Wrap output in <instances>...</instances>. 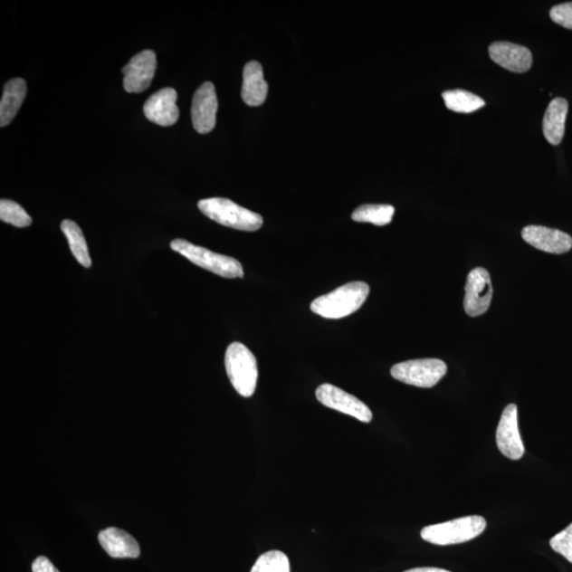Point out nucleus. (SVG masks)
<instances>
[{
    "mask_svg": "<svg viewBox=\"0 0 572 572\" xmlns=\"http://www.w3.org/2000/svg\"><path fill=\"white\" fill-rule=\"evenodd\" d=\"M391 376L404 384L420 388H432L446 375L443 360L424 358L407 360L391 368Z\"/></svg>",
    "mask_w": 572,
    "mask_h": 572,
    "instance_id": "nucleus-6",
    "label": "nucleus"
},
{
    "mask_svg": "<svg viewBox=\"0 0 572 572\" xmlns=\"http://www.w3.org/2000/svg\"><path fill=\"white\" fill-rule=\"evenodd\" d=\"M490 58L506 70L524 73L532 66V53L527 47L509 42H495L489 47Z\"/></svg>",
    "mask_w": 572,
    "mask_h": 572,
    "instance_id": "nucleus-14",
    "label": "nucleus"
},
{
    "mask_svg": "<svg viewBox=\"0 0 572 572\" xmlns=\"http://www.w3.org/2000/svg\"><path fill=\"white\" fill-rule=\"evenodd\" d=\"M549 544L553 550L572 563V522L565 530L553 537Z\"/></svg>",
    "mask_w": 572,
    "mask_h": 572,
    "instance_id": "nucleus-24",
    "label": "nucleus"
},
{
    "mask_svg": "<svg viewBox=\"0 0 572 572\" xmlns=\"http://www.w3.org/2000/svg\"><path fill=\"white\" fill-rule=\"evenodd\" d=\"M496 443L503 456L511 460H520L525 453L518 421V406L510 404L503 409L496 432Z\"/></svg>",
    "mask_w": 572,
    "mask_h": 572,
    "instance_id": "nucleus-9",
    "label": "nucleus"
},
{
    "mask_svg": "<svg viewBox=\"0 0 572 572\" xmlns=\"http://www.w3.org/2000/svg\"><path fill=\"white\" fill-rule=\"evenodd\" d=\"M171 248L192 263L213 272L215 275L229 279L244 277L243 266L234 258L211 252L183 239L172 241Z\"/></svg>",
    "mask_w": 572,
    "mask_h": 572,
    "instance_id": "nucleus-5",
    "label": "nucleus"
},
{
    "mask_svg": "<svg viewBox=\"0 0 572 572\" xmlns=\"http://www.w3.org/2000/svg\"><path fill=\"white\" fill-rule=\"evenodd\" d=\"M0 220L20 228L28 227L33 223L26 210L21 205L10 200L0 202Z\"/></svg>",
    "mask_w": 572,
    "mask_h": 572,
    "instance_id": "nucleus-23",
    "label": "nucleus"
},
{
    "mask_svg": "<svg viewBox=\"0 0 572 572\" xmlns=\"http://www.w3.org/2000/svg\"><path fill=\"white\" fill-rule=\"evenodd\" d=\"M550 17L559 26L572 30V3L555 5L550 10Z\"/></svg>",
    "mask_w": 572,
    "mask_h": 572,
    "instance_id": "nucleus-25",
    "label": "nucleus"
},
{
    "mask_svg": "<svg viewBox=\"0 0 572 572\" xmlns=\"http://www.w3.org/2000/svg\"><path fill=\"white\" fill-rule=\"evenodd\" d=\"M269 85L264 79L263 68L259 62L247 63L243 72L242 99L250 107H260L266 100Z\"/></svg>",
    "mask_w": 572,
    "mask_h": 572,
    "instance_id": "nucleus-16",
    "label": "nucleus"
},
{
    "mask_svg": "<svg viewBox=\"0 0 572 572\" xmlns=\"http://www.w3.org/2000/svg\"><path fill=\"white\" fill-rule=\"evenodd\" d=\"M33 572H60L55 566L45 557L35 558L33 564Z\"/></svg>",
    "mask_w": 572,
    "mask_h": 572,
    "instance_id": "nucleus-26",
    "label": "nucleus"
},
{
    "mask_svg": "<svg viewBox=\"0 0 572 572\" xmlns=\"http://www.w3.org/2000/svg\"><path fill=\"white\" fill-rule=\"evenodd\" d=\"M197 206L209 219L223 226L243 232H256L263 225L262 216L239 206L228 198H206L198 202Z\"/></svg>",
    "mask_w": 572,
    "mask_h": 572,
    "instance_id": "nucleus-2",
    "label": "nucleus"
},
{
    "mask_svg": "<svg viewBox=\"0 0 572 572\" xmlns=\"http://www.w3.org/2000/svg\"><path fill=\"white\" fill-rule=\"evenodd\" d=\"M567 114L568 102L564 98L553 99L547 108L543 121V132L547 141L553 146H558L563 140Z\"/></svg>",
    "mask_w": 572,
    "mask_h": 572,
    "instance_id": "nucleus-17",
    "label": "nucleus"
},
{
    "mask_svg": "<svg viewBox=\"0 0 572 572\" xmlns=\"http://www.w3.org/2000/svg\"><path fill=\"white\" fill-rule=\"evenodd\" d=\"M176 100V91L167 87L148 99L143 113L148 120L158 126L171 127L177 122L179 117Z\"/></svg>",
    "mask_w": 572,
    "mask_h": 572,
    "instance_id": "nucleus-13",
    "label": "nucleus"
},
{
    "mask_svg": "<svg viewBox=\"0 0 572 572\" xmlns=\"http://www.w3.org/2000/svg\"><path fill=\"white\" fill-rule=\"evenodd\" d=\"M219 102L213 83H204L195 93L192 100V122L197 133L208 134L215 127Z\"/></svg>",
    "mask_w": 572,
    "mask_h": 572,
    "instance_id": "nucleus-11",
    "label": "nucleus"
},
{
    "mask_svg": "<svg viewBox=\"0 0 572 572\" xmlns=\"http://www.w3.org/2000/svg\"><path fill=\"white\" fill-rule=\"evenodd\" d=\"M487 521L480 515L465 516L443 524L427 526L421 538L428 543L446 546L469 542L486 530Z\"/></svg>",
    "mask_w": 572,
    "mask_h": 572,
    "instance_id": "nucleus-4",
    "label": "nucleus"
},
{
    "mask_svg": "<svg viewBox=\"0 0 572 572\" xmlns=\"http://www.w3.org/2000/svg\"><path fill=\"white\" fill-rule=\"evenodd\" d=\"M443 98L446 108L456 113L470 114L486 105L481 97L463 90L446 91Z\"/></svg>",
    "mask_w": 572,
    "mask_h": 572,
    "instance_id": "nucleus-20",
    "label": "nucleus"
},
{
    "mask_svg": "<svg viewBox=\"0 0 572 572\" xmlns=\"http://www.w3.org/2000/svg\"><path fill=\"white\" fill-rule=\"evenodd\" d=\"M493 286L490 272L482 267L470 272L465 284L464 310L472 317L483 315L492 302Z\"/></svg>",
    "mask_w": 572,
    "mask_h": 572,
    "instance_id": "nucleus-7",
    "label": "nucleus"
},
{
    "mask_svg": "<svg viewBox=\"0 0 572 572\" xmlns=\"http://www.w3.org/2000/svg\"><path fill=\"white\" fill-rule=\"evenodd\" d=\"M251 572H291L290 561L281 551H269L257 559Z\"/></svg>",
    "mask_w": 572,
    "mask_h": 572,
    "instance_id": "nucleus-22",
    "label": "nucleus"
},
{
    "mask_svg": "<svg viewBox=\"0 0 572 572\" xmlns=\"http://www.w3.org/2000/svg\"><path fill=\"white\" fill-rule=\"evenodd\" d=\"M370 293L369 285L356 281L347 283L310 303L312 312L328 319H340L362 308Z\"/></svg>",
    "mask_w": 572,
    "mask_h": 572,
    "instance_id": "nucleus-1",
    "label": "nucleus"
},
{
    "mask_svg": "<svg viewBox=\"0 0 572 572\" xmlns=\"http://www.w3.org/2000/svg\"><path fill=\"white\" fill-rule=\"evenodd\" d=\"M395 207L391 205H363L352 214V220L358 223H371L376 226H385L393 221Z\"/></svg>",
    "mask_w": 572,
    "mask_h": 572,
    "instance_id": "nucleus-21",
    "label": "nucleus"
},
{
    "mask_svg": "<svg viewBox=\"0 0 572 572\" xmlns=\"http://www.w3.org/2000/svg\"><path fill=\"white\" fill-rule=\"evenodd\" d=\"M521 236L528 244L548 253L562 254L572 248L571 236L558 229L530 225L522 229Z\"/></svg>",
    "mask_w": 572,
    "mask_h": 572,
    "instance_id": "nucleus-12",
    "label": "nucleus"
},
{
    "mask_svg": "<svg viewBox=\"0 0 572 572\" xmlns=\"http://www.w3.org/2000/svg\"><path fill=\"white\" fill-rule=\"evenodd\" d=\"M62 232L65 234L71 251L81 265L90 269L91 266V259L90 256L89 247H87L86 240L82 230L78 226L76 222L65 220L61 224Z\"/></svg>",
    "mask_w": 572,
    "mask_h": 572,
    "instance_id": "nucleus-19",
    "label": "nucleus"
},
{
    "mask_svg": "<svg viewBox=\"0 0 572 572\" xmlns=\"http://www.w3.org/2000/svg\"><path fill=\"white\" fill-rule=\"evenodd\" d=\"M26 81L17 78L10 80L5 85L2 102H0V126L7 127L14 119L26 98Z\"/></svg>",
    "mask_w": 572,
    "mask_h": 572,
    "instance_id": "nucleus-18",
    "label": "nucleus"
},
{
    "mask_svg": "<svg viewBox=\"0 0 572 572\" xmlns=\"http://www.w3.org/2000/svg\"><path fill=\"white\" fill-rule=\"evenodd\" d=\"M227 376L240 396L251 397L257 388V359L247 347L241 343L229 345L225 356Z\"/></svg>",
    "mask_w": 572,
    "mask_h": 572,
    "instance_id": "nucleus-3",
    "label": "nucleus"
},
{
    "mask_svg": "<svg viewBox=\"0 0 572 572\" xmlns=\"http://www.w3.org/2000/svg\"><path fill=\"white\" fill-rule=\"evenodd\" d=\"M99 542L108 555L115 558H136L140 556L137 540L118 528H108L99 534Z\"/></svg>",
    "mask_w": 572,
    "mask_h": 572,
    "instance_id": "nucleus-15",
    "label": "nucleus"
},
{
    "mask_svg": "<svg viewBox=\"0 0 572 572\" xmlns=\"http://www.w3.org/2000/svg\"><path fill=\"white\" fill-rule=\"evenodd\" d=\"M316 397L322 405L351 415L360 422L369 423L373 418L370 408L365 403L331 384H323L317 388Z\"/></svg>",
    "mask_w": 572,
    "mask_h": 572,
    "instance_id": "nucleus-8",
    "label": "nucleus"
},
{
    "mask_svg": "<svg viewBox=\"0 0 572 572\" xmlns=\"http://www.w3.org/2000/svg\"><path fill=\"white\" fill-rule=\"evenodd\" d=\"M405 572H451V571L445 570L443 568L421 567V568L409 569Z\"/></svg>",
    "mask_w": 572,
    "mask_h": 572,
    "instance_id": "nucleus-27",
    "label": "nucleus"
},
{
    "mask_svg": "<svg viewBox=\"0 0 572 572\" xmlns=\"http://www.w3.org/2000/svg\"><path fill=\"white\" fill-rule=\"evenodd\" d=\"M157 67V54L154 52L145 51L136 54L122 70L124 90L130 93L145 91L152 83Z\"/></svg>",
    "mask_w": 572,
    "mask_h": 572,
    "instance_id": "nucleus-10",
    "label": "nucleus"
}]
</instances>
